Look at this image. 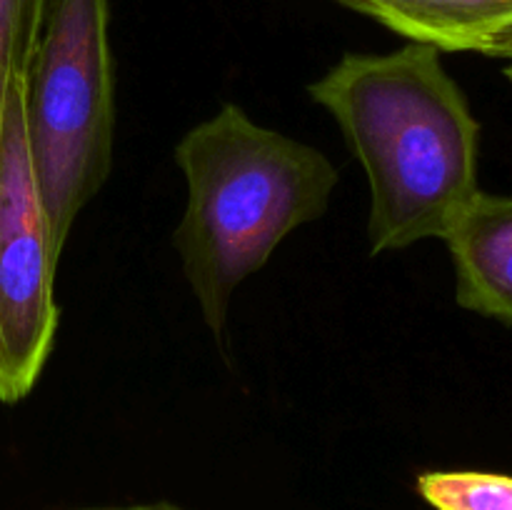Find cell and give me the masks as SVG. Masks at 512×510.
<instances>
[{
    "label": "cell",
    "mask_w": 512,
    "mask_h": 510,
    "mask_svg": "<svg viewBox=\"0 0 512 510\" xmlns=\"http://www.w3.org/2000/svg\"><path fill=\"white\" fill-rule=\"evenodd\" d=\"M308 93L365 170L370 253L443 240L480 190V123L443 53L423 43L345 53Z\"/></svg>",
    "instance_id": "6da1fadb"
},
{
    "label": "cell",
    "mask_w": 512,
    "mask_h": 510,
    "mask_svg": "<svg viewBox=\"0 0 512 510\" xmlns=\"http://www.w3.org/2000/svg\"><path fill=\"white\" fill-rule=\"evenodd\" d=\"M173 158L188 185L173 245L205 325L223 338L235 290L328 213L340 175L323 150L255 123L238 103L190 128Z\"/></svg>",
    "instance_id": "7a4b0ae2"
},
{
    "label": "cell",
    "mask_w": 512,
    "mask_h": 510,
    "mask_svg": "<svg viewBox=\"0 0 512 510\" xmlns=\"http://www.w3.org/2000/svg\"><path fill=\"white\" fill-rule=\"evenodd\" d=\"M25 130L53 253L113 170L110 0H48L25 75Z\"/></svg>",
    "instance_id": "3957f363"
},
{
    "label": "cell",
    "mask_w": 512,
    "mask_h": 510,
    "mask_svg": "<svg viewBox=\"0 0 512 510\" xmlns=\"http://www.w3.org/2000/svg\"><path fill=\"white\" fill-rule=\"evenodd\" d=\"M58 260L30 165L20 78L0 125V400L8 405L28 398L53 353Z\"/></svg>",
    "instance_id": "277c9868"
},
{
    "label": "cell",
    "mask_w": 512,
    "mask_h": 510,
    "mask_svg": "<svg viewBox=\"0 0 512 510\" xmlns=\"http://www.w3.org/2000/svg\"><path fill=\"white\" fill-rule=\"evenodd\" d=\"M443 240L460 308L512 325V195L478 190Z\"/></svg>",
    "instance_id": "5b68a950"
},
{
    "label": "cell",
    "mask_w": 512,
    "mask_h": 510,
    "mask_svg": "<svg viewBox=\"0 0 512 510\" xmlns=\"http://www.w3.org/2000/svg\"><path fill=\"white\" fill-rule=\"evenodd\" d=\"M373 18L408 43L440 53L488 55L512 35V0H333Z\"/></svg>",
    "instance_id": "8992f818"
},
{
    "label": "cell",
    "mask_w": 512,
    "mask_h": 510,
    "mask_svg": "<svg viewBox=\"0 0 512 510\" xmlns=\"http://www.w3.org/2000/svg\"><path fill=\"white\" fill-rule=\"evenodd\" d=\"M418 493L435 510H512V475L483 470H430Z\"/></svg>",
    "instance_id": "52a82bcc"
},
{
    "label": "cell",
    "mask_w": 512,
    "mask_h": 510,
    "mask_svg": "<svg viewBox=\"0 0 512 510\" xmlns=\"http://www.w3.org/2000/svg\"><path fill=\"white\" fill-rule=\"evenodd\" d=\"M48 0H0V125L8 90L25 78L43 30Z\"/></svg>",
    "instance_id": "ba28073f"
},
{
    "label": "cell",
    "mask_w": 512,
    "mask_h": 510,
    "mask_svg": "<svg viewBox=\"0 0 512 510\" xmlns=\"http://www.w3.org/2000/svg\"><path fill=\"white\" fill-rule=\"evenodd\" d=\"M73 510H185L173 503H133V505H98V508H73Z\"/></svg>",
    "instance_id": "9c48e42d"
},
{
    "label": "cell",
    "mask_w": 512,
    "mask_h": 510,
    "mask_svg": "<svg viewBox=\"0 0 512 510\" xmlns=\"http://www.w3.org/2000/svg\"><path fill=\"white\" fill-rule=\"evenodd\" d=\"M485 58H495V60H505V75L512 80V35H508L505 40H500L493 50H490Z\"/></svg>",
    "instance_id": "30bf717a"
}]
</instances>
